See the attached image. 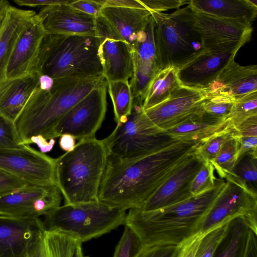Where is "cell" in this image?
Segmentation results:
<instances>
[{
  "mask_svg": "<svg viewBox=\"0 0 257 257\" xmlns=\"http://www.w3.org/2000/svg\"><path fill=\"white\" fill-rule=\"evenodd\" d=\"M200 141L178 140L142 157L107 158L98 201L122 210L141 209L147 200L194 153Z\"/></svg>",
  "mask_w": 257,
  "mask_h": 257,
  "instance_id": "1",
  "label": "cell"
},
{
  "mask_svg": "<svg viewBox=\"0 0 257 257\" xmlns=\"http://www.w3.org/2000/svg\"><path fill=\"white\" fill-rule=\"evenodd\" d=\"M225 184L223 179H217L211 189L159 209H130L124 225L136 233L143 247L158 244L179 245L199 234L206 214Z\"/></svg>",
  "mask_w": 257,
  "mask_h": 257,
  "instance_id": "2",
  "label": "cell"
},
{
  "mask_svg": "<svg viewBox=\"0 0 257 257\" xmlns=\"http://www.w3.org/2000/svg\"><path fill=\"white\" fill-rule=\"evenodd\" d=\"M106 82L103 77L54 79L52 87L39 86L31 95L14 124L22 145L41 136L54 139V131L62 117L94 88Z\"/></svg>",
  "mask_w": 257,
  "mask_h": 257,
  "instance_id": "3",
  "label": "cell"
},
{
  "mask_svg": "<svg viewBox=\"0 0 257 257\" xmlns=\"http://www.w3.org/2000/svg\"><path fill=\"white\" fill-rule=\"evenodd\" d=\"M108 155L102 140H79L74 149L56 158V184L64 204L98 201Z\"/></svg>",
  "mask_w": 257,
  "mask_h": 257,
  "instance_id": "4",
  "label": "cell"
},
{
  "mask_svg": "<svg viewBox=\"0 0 257 257\" xmlns=\"http://www.w3.org/2000/svg\"><path fill=\"white\" fill-rule=\"evenodd\" d=\"M99 44L96 36L46 33L36 72L53 79L103 77L98 53Z\"/></svg>",
  "mask_w": 257,
  "mask_h": 257,
  "instance_id": "5",
  "label": "cell"
},
{
  "mask_svg": "<svg viewBox=\"0 0 257 257\" xmlns=\"http://www.w3.org/2000/svg\"><path fill=\"white\" fill-rule=\"evenodd\" d=\"M151 13L159 70L179 68L205 51L195 27V12L189 5L170 14Z\"/></svg>",
  "mask_w": 257,
  "mask_h": 257,
  "instance_id": "6",
  "label": "cell"
},
{
  "mask_svg": "<svg viewBox=\"0 0 257 257\" xmlns=\"http://www.w3.org/2000/svg\"><path fill=\"white\" fill-rule=\"evenodd\" d=\"M126 215L125 210L96 201L64 204L42 220L44 229L58 231L83 242L124 225Z\"/></svg>",
  "mask_w": 257,
  "mask_h": 257,
  "instance_id": "7",
  "label": "cell"
},
{
  "mask_svg": "<svg viewBox=\"0 0 257 257\" xmlns=\"http://www.w3.org/2000/svg\"><path fill=\"white\" fill-rule=\"evenodd\" d=\"M143 103L140 99L135 98L131 114L117 123L109 135L102 140L108 157L119 160L140 158L180 140L150 125Z\"/></svg>",
  "mask_w": 257,
  "mask_h": 257,
  "instance_id": "8",
  "label": "cell"
},
{
  "mask_svg": "<svg viewBox=\"0 0 257 257\" xmlns=\"http://www.w3.org/2000/svg\"><path fill=\"white\" fill-rule=\"evenodd\" d=\"M226 180L203 221L199 234L201 236L238 216L242 217L249 227L257 233V195L234 181Z\"/></svg>",
  "mask_w": 257,
  "mask_h": 257,
  "instance_id": "9",
  "label": "cell"
},
{
  "mask_svg": "<svg viewBox=\"0 0 257 257\" xmlns=\"http://www.w3.org/2000/svg\"><path fill=\"white\" fill-rule=\"evenodd\" d=\"M107 82L94 88L60 119L54 131V139L69 134L81 140L95 137L107 110Z\"/></svg>",
  "mask_w": 257,
  "mask_h": 257,
  "instance_id": "10",
  "label": "cell"
},
{
  "mask_svg": "<svg viewBox=\"0 0 257 257\" xmlns=\"http://www.w3.org/2000/svg\"><path fill=\"white\" fill-rule=\"evenodd\" d=\"M0 169L30 184L57 185L56 158L29 145L0 148Z\"/></svg>",
  "mask_w": 257,
  "mask_h": 257,
  "instance_id": "11",
  "label": "cell"
},
{
  "mask_svg": "<svg viewBox=\"0 0 257 257\" xmlns=\"http://www.w3.org/2000/svg\"><path fill=\"white\" fill-rule=\"evenodd\" d=\"M251 24L195 12V27L205 51L237 52L251 38Z\"/></svg>",
  "mask_w": 257,
  "mask_h": 257,
  "instance_id": "12",
  "label": "cell"
},
{
  "mask_svg": "<svg viewBox=\"0 0 257 257\" xmlns=\"http://www.w3.org/2000/svg\"><path fill=\"white\" fill-rule=\"evenodd\" d=\"M62 194L57 185H29L0 196V214L35 219L60 206Z\"/></svg>",
  "mask_w": 257,
  "mask_h": 257,
  "instance_id": "13",
  "label": "cell"
},
{
  "mask_svg": "<svg viewBox=\"0 0 257 257\" xmlns=\"http://www.w3.org/2000/svg\"><path fill=\"white\" fill-rule=\"evenodd\" d=\"M98 55L106 82L127 80L134 73L133 50L101 16L96 18Z\"/></svg>",
  "mask_w": 257,
  "mask_h": 257,
  "instance_id": "14",
  "label": "cell"
},
{
  "mask_svg": "<svg viewBox=\"0 0 257 257\" xmlns=\"http://www.w3.org/2000/svg\"><path fill=\"white\" fill-rule=\"evenodd\" d=\"M202 90L180 86L162 103L144 110L149 124L162 132L185 122L202 108Z\"/></svg>",
  "mask_w": 257,
  "mask_h": 257,
  "instance_id": "15",
  "label": "cell"
},
{
  "mask_svg": "<svg viewBox=\"0 0 257 257\" xmlns=\"http://www.w3.org/2000/svg\"><path fill=\"white\" fill-rule=\"evenodd\" d=\"M46 33L36 14L26 23L15 43L7 67L6 79L36 72L40 48Z\"/></svg>",
  "mask_w": 257,
  "mask_h": 257,
  "instance_id": "16",
  "label": "cell"
},
{
  "mask_svg": "<svg viewBox=\"0 0 257 257\" xmlns=\"http://www.w3.org/2000/svg\"><path fill=\"white\" fill-rule=\"evenodd\" d=\"M42 219L0 214V257H29L41 232Z\"/></svg>",
  "mask_w": 257,
  "mask_h": 257,
  "instance_id": "17",
  "label": "cell"
},
{
  "mask_svg": "<svg viewBox=\"0 0 257 257\" xmlns=\"http://www.w3.org/2000/svg\"><path fill=\"white\" fill-rule=\"evenodd\" d=\"M203 161L193 153L147 200L141 210L152 211L191 198L192 181Z\"/></svg>",
  "mask_w": 257,
  "mask_h": 257,
  "instance_id": "18",
  "label": "cell"
},
{
  "mask_svg": "<svg viewBox=\"0 0 257 257\" xmlns=\"http://www.w3.org/2000/svg\"><path fill=\"white\" fill-rule=\"evenodd\" d=\"M37 14L47 34L97 37L96 18L69 4L44 7Z\"/></svg>",
  "mask_w": 257,
  "mask_h": 257,
  "instance_id": "19",
  "label": "cell"
},
{
  "mask_svg": "<svg viewBox=\"0 0 257 257\" xmlns=\"http://www.w3.org/2000/svg\"><path fill=\"white\" fill-rule=\"evenodd\" d=\"M236 52L205 51L178 68L180 86L202 90L234 60Z\"/></svg>",
  "mask_w": 257,
  "mask_h": 257,
  "instance_id": "20",
  "label": "cell"
},
{
  "mask_svg": "<svg viewBox=\"0 0 257 257\" xmlns=\"http://www.w3.org/2000/svg\"><path fill=\"white\" fill-rule=\"evenodd\" d=\"M134 73L130 85L135 96H144L149 85L159 70L157 62L154 21L151 16L145 29L132 47Z\"/></svg>",
  "mask_w": 257,
  "mask_h": 257,
  "instance_id": "21",
  "label": "cell"
},
{
  "mask_svg": "<svg viewBox=\"0 0 257 257\" xmlns=\"http://www.w3.org/2000/svg\"><path fill=\"white\" fill-rule=\"evenodd\" d=\"M206 97L222 95L234 99L257 91V66H241L234 60L229 63L205 89Z\"/></svg>",
  "mask_w": 257,
  "mask_h": 257,
  "instance_id": "22",
  "label": "cell"
},
{
  "mask_svg": "<svg viewBox=\"0 0 257 257\" xmlns=\"http://www.w3.org/2000/svg\"><path fill=\"white\" fill-rule=\"evenodd\" d=\"M151 14L146 9L103 7L100 16L132 48L144 31Z\"/></svg>",
  "mask_w": 257,
  "mask_h": 257,
  "instance_id": "23",
  "label": "cell"
},
{
  "mask_svg": "<svg viewBox=\"0 0 257 257\" xmlns=\"http://www.w3.org/2000/svg\"><path fill=\"white\" fill-rule=\"evenodd\" d=\"M40 74L6 79L0 83V114L14 122L28 100L39 86Z\"/></svg>",
  "mask_w": 257,
  "mask_h": 257,
  "instance_id": "24",
  "label": "cell"
},
{
  "mask_svg": "<svg viewBox=\"0 0 257 257\" xmlns=\"http://www.w3.org/2000/svg\"><path fill=\"white\" fill-rule=\"evenodd\" d=\"M188 5L196 13L251 23L257 14L256 0H191Z\"/></svg>",
  "mask_w": 257,
  "mask_h": 257,
  "instance_id": "25",
  "label": "cell"
},
{
  "mask_svg": "<svg viewBox=\"0 0 257 257\" xmlns=\"http://www.w3.org/2000/svg\"><path fill=\"white\" fill-rule=\"evenodd\" d=\"M37 13L32 10L9 7L0 30V83L6 79V71L15 43L28 21Z\"/></svg>",
  "mask_w": 257,
  "mask_h": 257,
  "instance_id": "26",
  "label": "cell"
},
{
  "mask_svg": "<svg viewBox=\"0 0 257 257\" xmlns=\"http://www.w3.org/2000/svg\"><path fill=\"white\" fill-rule=\"evenodd\" d=\"M226 125L225 118L213 116L202 109L185 122L164 132L177 139L201 141Z\"/></svg>",
  "mask_w": 257,
  "mask_h": 257,
  "instance_id": "27",
  "label": "cell"
},
{
  "mask_svg": "<svg viewBox=\"0 0 257 257\" xmlns=\"http://www.w3.org/2000/svg\"><path fill=\"white\" fill-rule=\"evenodd\" d=\"M80 242L64 233L44 229L29 257H74Z\"/></svg>",
  "mask_w": 257,
  "mask_h": 257,
  "instance_id": "28",
  "label": "cell"
},
{
  "mask_svg": "<svg viewBox=\"0 0 257 257\" xmlns=\"http://www.w3.org/2000/svg\"><path fill=\"white\" fill-rule=\"evenodd\" d=\"M249 228L242 217L230 220L213 257H244Z\"/></svg>",
  "mask_w": 257,
  "mask_h": 257,
  "instance_id": "29",
  "label": "cell"
},
{
  "mask_svg": "<svg viewBox=\"0 0 257 257\" xmlns=\"http://www.w3.org/2000/svg\"><path fill=\"white\" fill-rule=\"evenodd\" d=\"M178 68L168 66L160 69L150 82L143 103L144 110L152 108L167 99L180 86Z\"/></svg>",
  "mask_w": 257,
  "mask_h": 257,
  "instance_id": "30",
  "label": "cell"
},
{
  "mask_svg": "<svg viewBox=\"0 0 257 257\" xmlns=\"http://www.w3.org/2000/svg\"><path fill=\"white\" fill-rule=\"evenodd\" d=\"M225 179L234 181L257 195V153L248 152L239 156Z\"/></svg>",
  "mask_w": 257,
  "mask_h": 257,
  "instance_id": "31",
  "label": "cell"
},
{
  "mask_svg": "<svg viewBox=\"0 0 257 257\" xmlns=\"http://www.w3.org/2000/svg\"><path fill=\"white\" fill-rule=\"evenodd\" d=\"M111 98L115 121L117 123L125 118L132 111L134 98L129 81H115L107 82Z\"/></svg>",
  "mask_w": 257,
  "mask_h": 257,
  "instance_id": "32",
  "label": "cell"
},
{
  "mask_svg": "<svg viewBox=\"0 0 257 257\" xmlns=\"http://www.w3.org/2000/svg\"><path fill=\"white\" fill-rule=\"evenodd\" d=\"M239 148V143L234 135L222 145L210 162L220 179L226 178L231 172L238 158Z\"/></svg>",
  "mask_w": 257,
  "mask_h": 257,
  "instance_id": "33",
  "label": "cell"
},
{
  "mask_svg": "<svg viewBox=\"0 0 257 257\" xmlns=\"http://www.w3.org/2000/svg\"><path fill=\"white\" fill-rule=\"evenodd\" d=\"M257 115V91L235 99L225 118L226 125L236 127L245 119Z\"/></svg>",
  "mask_w": 257,
  "mask_h": 257,
  "instance_id": "34",
  "label": "cell"
},
{
  "mask_svg": "<svg viewBox=\"0 0 257 257\" xmlns=\"http://www.w3.org/2000/svg\"><path fill=\"white\" fill-rule=\"evenodd\" d=\"M235 133L234 128L226 125L222 130L201 141L194 151V154L203 161L211 162L215 157L222 145L232 137Z\"/></svg>",
  "mask_w": 257,
  "mask_h": 257,
  "instance_id": "35",
  "label": "cell"
},
{
  "mask_svg": "<svg viewBox=\"0 0 257 257\" xmlns=\"http://www.w3.org/2000/svg\"><path fill=\"white\" fill-rule=\"evenodd\" d=\"M235 129L234 136L239 143L238 158L246 153H257V115L245 119Z\"/></svg>",
  "mask_w": 257,
  "mask_h": 257,
  "instance_id": "36",
  "label": "cell"
},
{
  "mask_svg": "<svg viewBox=\"0 0 257 257\" xmlns=\"http://www.w3.org/2000/svg\"><path fill=\"white\" fill-rule=\"evenodd\" d=\"M229 221L225 222L201 236L194 257H213Z\"/></svg>",
  "mask_w": 257,
  "mask_h": 257,
  "instance_id": "37",
  "label": "cell"
},
{
  "mask_svg": "<svg viewBox=\"0 0 257 257\" xmlns=\"http://www.w3.org/2000/svg\"><path fill=\"white\" fill-rule=\"evenodd\" d=\"M143 247L136 233L124 225L123 233L115 247L113 257H137Z\"/></svg>",
  "mask_w": 257,
  "mask_h": 257,
  "instance_id": "38",
  "label": "cell"
},
{
  "mask_svg": "<svg viewBox=\"0 0 257 257\" xmlns=\"http://www.w3.org/2000/svg\"><path fill=\"white\" fill-rule=\"evenodd\" d=\"M214 168L209 161H204L192 182L190 191L192 196L197 195L213 188L217 179Z\"/></svg>",
  "mask_w": 257,
  "mask_h": 257,
  "instance_id": "39",
  "label": "cell"
},
{
  "mask_svg": "<svg viewBox=\"0 0 257 257\" xmlns=\"http://www.w3.org/2000/svg\"><path fill=\"white\" fill-rule=\"evenodd\" d=\"M234 100L229 97L214 95L206 97L202 102L201 106L205 112L213 116L225 119Z\"/></svg>",
  "mask_w": 257,
  "mask_h": 257,
  "instance_id": "40",
  "label": "cell"
},
{
  "mask_svg": "<svg viewBox=\"0 0 257 257\" xmlns=\"http://www.w3.org/2000/svg\"><path fill=\"white\" fill-rule=\"evenodd\" d=\"M22 145L14 123L0 114V148H17Z\"/></svg>",
  "mask_w": 257,
  "mask_h": 257,
  "instance_id": "41",
  "label": "cell"
},
{
  "mask_svg": "<svg viewBox=\"0 0 257 257\" xmlns=\"http://www.w3.org/2000/svg\"><path fill=\"white\" fill-rule=\"evenodd\" d=\"M180 245L158 244L144 246L137 257H177Z\"/></svg>",
  "mask_w": 257,
  "mask_h": 257,
  "instance_id": "42",
  "label": "cell"
},
{
  "mask_svg": "<svg viewBox=\"0 0 257 257\" xmlns=\"http://www.w3.org/2000/svg\"><path fill=\"white\" fill-rule=\"evenodd\" d=\"M145 9L151 12L162 13L170 9H179L182 6L189 4L186 0H139Z\"/></svg>",
  "mask_w": 257,
  "mask_h": 257,
  "instance_id": "43",
  "label": "cell"
},
{
  "mask_svg": "<svg viewBox=\"0 0 257 257\" xmlns=\"http://www.w3.org/2000/svg\"><path fill=\"white\" fill-rule=\"evenodd\" d=\"M32 185L0 169V196Z\"/></svg>",
  "mask_w": 257,
  "mask_h": 257,
  "instance_id": "44",
  "label": "cell"
},
{
  "mask_svg": "<svg viewBox=\"0 0 257 257\" xmlns=\"http://www.w3.org/2000/svg\"><path fill=\"white\" fill-rule=\"evenodd\" d=\"M104 2V1L76 0L71 1L69 5L80 12L97 18L100 15Z\"/></svg>",
  "mask_w": 257,
  "mask_h": 257,
  "instance_id": "45",
  "label": "cell"
},
{
  "mask_svg": "<svg viewBox=\"0 0 257 257\" xmlns=\"http://www.w3.org/2000/svg\"><path fill=\"white\" fill-rule=\"evenodd\" d=\"M200 238L201 236L197 234L180 244L177 257H194Z\"/></svg>",
  "mask_w": 257,
  "mask_h": 257,
  "instance_id": "46",
  "label": "cell"
},
{
  "mask_svg": "<svg viewBox=\"0 0 257 257\" xmlns=\"http://www.w3.org/2000/svg\"><path fill=\"white\" fill-rule=\"evenodd\" d=\"M71 1L63 0H15L14 2L20 6L36 7L39 6H52L69 4Z\"/></svg>",
  "mask_w": 257,
  "mask_h": 257,
  "instance_id": "47",
  "label": "cell"
},
{
  "mask_svg": "<svg viewBox=\"0 0 257 257\" xmlns=\"http://www.w3.org/2000/svg\"><path fill=\"white\" fill-rule=\"evenodd\" d=\"M103 7L145 9L139 0H105Z\"/></svg>",
  "mask_w": 257,
  "mask_h": 257,
  "instance_id": "48",
  "label": "cell"
},
{
  "mask_svg": "<svg viewBox=\"0 0 257 257\" xmlns=\"http://www.w3.org/2000/svg\"><path fill=\"white\" fill-rule=\"evenodd\" d=\"M35 144L40 149V152L43 153L49 152L52 150L55 144V139L49 141L41 136H37L32 138L30 141V145Z\"/></svg>",
  "mask_w": 257,
  "mask_h": 257,
  "instance_id": "49",
  "label": "cell"
},
{
  "mask_svg": "<svg viewBox=\"0 0 257 257\" xmlns=\"http://www.w3.org/2000/svg\"><path fill=\"white\" fill-rule=\"evenodd\" d=\"M244 257H257V233L250 228Z\"/></svg>",
  "mask_w": 257,
  "mask_h": 257,
  "instance_id": "50",
  "label": "cell"
},
{
  "mask_svg": "<svg viewBox=\"0 0 257 257\" xmlns=\"http://www.w3.org/2000/svg\"><path fill=\"white\" fill-rule=\"evenodd\" d=\"M59 144L60 148L66 152L72 151L75 146V138L69 134H63L60 137Z\"/></svg>",
  "mask_w": 257,
  "mask_h": 257,
  "instance_id": "51",
  "label": "cell"
},
{
  "mask_svg": "<svg viewBox=\"0 0 257 257\" xmlns=\"http://www.w3.org/2000/svg\"><path fill=\"white\" fill-rule=\"evenodd\" d=\"M54 79L51 77L45 75H41L39 77V88L43 90H49L52 87Z\"/></svg>",
  "mask_w": 257,
  "mask_h": 257,
  "instance_id": "52",
  "label": "cell"
},
{
  "mask_svg": "<svg viewBox=\"0 0 257 257\" xmlns=\"http://www.w3.org/2000/svg\"><path fill=\"white\" fill-rule=\"evenodd\" d=\"M10 4L8 1L0 0V30L5 20L7 12Z\"/></svg>",
  "mask_w": 257,
  "mask_h": 257,
  "instance_id": "53",
  "label": "cell"
},
{
  "mask_svg": "<svg viewBox=\"0 0 257 257\" xmlns=\"http://www.w3.org/2000/svg\"><path fill=\"white\" fill-rule=\"evenodd\" d=\"M82 244V242H80L78 244L74 257H88L83 253Z\"/></svg>",
  "mask_w": 257,
  "mask_h": 257,
  "instance_id": "54",
  "label": "cell"
}]
</instances>
